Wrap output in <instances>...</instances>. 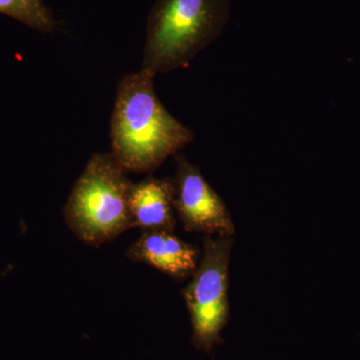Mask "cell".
<instances>
[{
	"label": "cell",
	"mask_w": 360,
	"mask_h": 360,
	"mask_svg": "<svg viewBox=\"0 0 360 360\" xmlns=\"http://www.w3.org/2000/svg\"><path fill=\"white\" fill-rule=\"evenodd\" d=\"M155 77L141 68L118 84L110 122L111 155L127 172H153L193 141V132L156 96Z\"/></svg>",
	"instance_id": "1"
},
{
	"label": "cell",
	"mask_w": 360,
	"mask_h": 360,
	"mask_svg": "<svg viewBox=\"0 0 360 360\" xmlns=\"http://www.w3.org/2000/svg\"><path fill=\"white\" fill-rule=\"evenodd\" d=\"M229 18V0H156L141 68L156 75L186 66L221 34Z\"/></svg>",
	"instance_id": "2"
},
{
	"label": "cell",
	"mask_w": 360,
	"mask_h": 360,
	"mask_svg": "<svg viewBox=\"0 0 360 360\" xmlns=\"http://www.w3.org/2000/svg\"><path fill=\"white\" fill-rule=\"evenodd\" d=\"M132 184L111 153L92 155L63 208L70 231L86 245L99 246L134 229Z\"/></svg>",
	"instance_id": "3"
},
{
	"label": "cell",
	"mask_w": 360,
	"mask_h": 360,
	"mask_svg": "<svg viewBox=\"0 0 360 360\" xmlns=\"http://www.w3.org/2000/svg\"><path fill=\"white\" fill-rule=\"evenodd\" d=\"M231 246V236H206L198 269L182 291L191 315L193 347L205 352L224 342L220 333L229 316Z\"/></svg>",
	"instance_id": "4"
},
{
	"label": "cell",
	"mask_w": 360,
	"mask_h": 360,
	"mask_svg": "<svg viewBox=\"0 0 360 360\" xmlns=\"http://www.w3.org/2000/svg\"><path fill=\"white\" fill-rule=\"evenodd\" d=\"M174 210L188 232L231 236L236 232L231 212L219 193L206 181L200 167L184 153L175 155Z\"/></svg>",
	"instance_id": "5"
},
{
	"label": "cell",
	"mask_w": 360,
	"mask_h": 360,
	"mask_svg": "<svg viewBox=\"0 0 360 360\" xmlns=\"http://www.w3.org/2000/svg\"><path fill=\"white\" fill-rule=\"evenodd\" d=\"M127 257L142 262L176 281L193 276L200 264V251L172 231H143L127 250Z\"/></svg>",
	"instance_id": "6"
},
{
	"label": "cell",
	"mask_w": 360,
	"mask_h": 360,
	"mask_svg": "<svg viewBox=\"0 0 360 360\" xmlns=\"http://www.w3.org/2000/svg\"><path fill=\"white\" fill-rule=\"evenodd\" d=\"M174 179L148 177L132 184L129 207L134 227L143 231H172L176 226Z\"/></svg>",
	"instance_id": "7"
},
{
	"label": "cell",
	"mask_w": 360,
	"mask_h": 360,
	"mask_svg": "<svg viewBox=\"0 0 360 360\" xmlns=\"http://www.w3.org/2000/svg\"><path fill=\"white\" fill-rule=\"evenodd\" d=\"M0 13L39 32L51 33L58 26L44 0H0Z\"/></svg>",
	"instance_id": "8"
}]
</instances>
